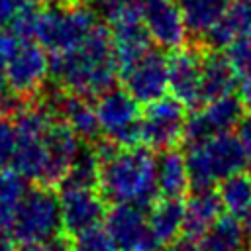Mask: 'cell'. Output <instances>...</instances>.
Returning <instances> with one entry per match:
<instances>
[{
  "mask_svg": "<svg viewBox=\"0 0 251 251\" xmlns=\"http://www.w3.org/2000/svg\"><path fill=\"white\" fill-rule=\"evenodd\" d=\"M118 73L120 65L110 29L100 24L76 47L51 55V75L69 94L100 96L114 88Z\"/></svg>",
  "mask_w": 251,
  "mask_h": 251,
  "instance_id": "obj_1",
  "label": "cell"
},
{
  "mask_svg": "<svg viewBox=\"0 0 251 251\" xmlns=\"http://www.w3.org/2000/svg\"><path fill=\"white\" fill-rule=\"evenodd\" d=\"M100 157V194L114 204L147 206L157 200V157L147 147H118L114 143L96 149Z\"/></svg>",
  "mask_w": 251,
  "mask_h": 251,
  "instance_id": "obj_2",
  "label": "cell"
},
{
  "mask_svg": "<svg viewBox=\"0 0 251 251\" xmlns=\"http://www.w3.org/2000/svg\"><path fill=\"white\" fill-rule=\"evenodd\" d=\"M53 122H55V114L45 106L18 104L14 108L18 145H16L12 169L18 175H22L25 180H33L43 186L59 182L47 141L49 127Z\"/></svg>",
  "mask_w": 251,
  "mask_h": 251,
  "instance_id": "obj_3",
  "label": "cell"
},
{
  "mask_svg": "<svg viewBox=\"0 0 251 251\" xmlns=\"http://www.w3.org/2000/svg\"><path fill=\"white\" fill-rule=\"evenodd\" d=\"M184 159L190 186L194 190L212 188L214 184L243 173L249 161L241 139L231 131H224L188 145Z\"/></svg>",
  "mask_w": 251,
  "mask_h": 251,
  "instance_id": "obj_4",
  "label": "cell"
},
{
  "mask_svg": "<svg viewBox=\"0 0 251 251\" xmlns=\"http://www.w3.org/2000/svg\"><path fill=\"white\" fill-rule=\"evenodd\" d=\"M0 69L16 96H29L51 73V57L31 37L14 29L0 33Z\"/></svg>",
  "mask_w": 251,
  "mask_h": 251,
  "instance_id": "obj_5",
  "label": "cell"
},
{
  "mask_svg": "<svg viewBox=\"0 0 251 251\" xmlns=\"http://www.w3.org/2000/svg\"><path fill=\"white\" fill-rule=\"evenodd\" d=\"M96 25V16L86 6L76 2L51 4L35 10L31 39H35L51 55H59L82 43Z\"/></svg>",
  "mask_w": 251,
  "mask_h": 251,
  "instance_id": "obj_6",
  "label": "cell"
},
{
  "mask_svg": "<svg viewBox=\"0 0 251 251\" xmlns=\"http://www.w3.org/2000/svg\"><path fill=\"white\" fill-rule=\"evenodd\" d=\"M10 229L20 245L59 239L63 229L59 196L43 184L27 190Z\"/></svg>",
  "mask_w": 251,
  "mask_h": 251,
  "instance_id": "obj_7",
  "label": "cell"
},
{
  "mask_svg": "<svg viewBox=\"0 0 251 251\" xmlns=\"http://www.w3.org/2000/svg\"><path fill=\"white\" fill-rule=\"evenodd\" d=\"M96 116L100 133L118 145V147H133L141 143V116L139 102L126 88H110L98 96Z\"/></svg>",
  "mask_w": 251,
  "mask_h": 251,
  "instance_id": "obj_8",
  "label": "cell"
},
{
  "mask_svg": "<svg viewBox=\"0 0 251 251\" xmlns=\"http://www.w3.org/2000/svg\"><path fill=\"white\" fill-rule=\"evenodd\" d=\"M186 106L175 96H163L147 104L141 116V143L147 149H173L182 139Z\"/></svg>",
  "mask_w": 251,
  "mask_h": 251,
  "instance_id": "obj_9",
  "label": "cell"
},
{
  "mask_svg": "<svg viewBox=\"0 0 251 251\" xmlns=\"http://www.w3.org/2000/svg\"><path fill=\"white\" fill-rule=\"evenodd\" d=\"M243 104L239 96L227 94L216 100H210L194 110L190 118H186L182 139L192 145L198 141H204L212 135L229 131L235 127L243 118Z\"/></svg>",
  "mask_w": 251,
  "mask_h": 251,
  "instance_id": "obj_10",
  "label": "cell"
},
{
  "mask_svg": "<svg viewBox=\"0 0 251 251\" xmlns=\"http://www.w3.org/2000/svg\"><path fill=\"white\" fill-rule=\"evenodd\" d=\"M110 18V37L114 43L116 59L120 65V71L143 57L147 51H151V37L147 33V27L143 24L139 6H126L118 8L108 14Z\"/></svg>",
  "mask_w": 251,
  "mask_h": 251,
  "instance_id": "obj_11",
  "label": "cell"
},
{
  "mask_svg": "<svg viewBox=\"0 0 251 251\" xmlns=\"http://www.w3.org/2000/svg\"><path fill=\"white\" fill-rule=\"evenodd\" d=\"M126 90L139 102L151 104L165 96L169 88V59L151 49L120 71Z\"/></svg>",
  "mask_w": 251,
  "mask_h": 251,
  "instance_id": "obj_12",
  "label": "cell"
},
{
  "mask_svg": "<svg viewBox=\"0 0 251 251\" xmlns=\"http://www.w3.org/2000/svg\"><path fill=\"white\" fill-rule=\"evenodd\" d=\"M106 229L118 243L120 251H155L157 243L149 227V216L143 206L114 204L106 214Z\"/></svg>",
  "mask_w": 251,
  "mask_h": 251,
  "instance_id": "obj_13",
  "label": "cell"
},
{
  "mask_svg": "<svg viewBox=\"0 0 251 251\" xmlns=\"http://www.w3.org/2000/svg\"><path fill=\"white\" fill-rule=\"evenodd\" d=\"M59 204L63 229H67L73 235L98 226L106 218L104 196L94 186L61 184Z\"/></svg>",
  "mask_w": 251,
  "mask_h": 251,
  "instance_id": "obj_14",
  "label": "cell"
},
{
  "mask_svg": "<svg viewBox=\"0 0 251 251\" xmlns=\"http://www.w3.org/2000/svg\"><path fill=\"white\" fill-rule=\"evenodd\" d=\"M139 12L153 43L163 49L182 47L188 29L176 0H141Z\"/></svg>",
  "mask_w": 251,
  "mask_h": 251,
  "instance_id": "obj_15",
  "label": "cell"
},
{
  "mask_svg": "<svg viewBox=\"0 0 251 251\" xmlns=\"http://www.w3.org/2000/svg\"><path fill=\"white\" fill-rule=\"evenodd\" d=\"M169 88L186 108H200L202 94V55L192 49H176L169 57Z\"/></svg>",
  "mask_w": 251,
  "mask_h": 251,
  "instance_id": "obj_16",
  "label": "cell"
},
{
  "mask_svg": "<svg viewBox=\"0 0 251 251\" xmlns=\"http://www.w3.org/2000/svg\"><path fill=\"white\" fill-rule=\"evenodd\" d=\"M222 200L220 194L212 188L194 190V194L184 202V222L182 235L196 241L202 237L222 216Z\"/></svg>",
  "mask_w": 251,
  "mask_h": 251,
  "instance_id": "obj_17",
  "label": "cell"
},
{
  "mask_svg": "<svg viewBox=\"0 0 251 251\" xmlns=\"http://www.w3.org/2000/svg\"><path fill=\"white\" fill-rule=\"evenodd\" d=\"M251 33V0L227 2L220 22L210 29L206 41L214 49H226L235 39Z\"/></svg>",
  "mask_w": 251,
  "mask_h": 251,
  "instance_id": "obj_18",
  "label": "cell"
},
{
  "mask_svg": "<svg viewBox=\"0 0 251 251\" xmlns=\"http://www.w3.org/2000/svg\"><path fill=\"white\" fill-rule=\"evenodd\" d=\"M53 110L61 116V120L78 135V139L92 141L100 133L96 108L84 98L76 94H61L53 102Z\"/></svg>",
  "mask_w": 251,
  "mask_h": 251,
  "instance_id": "obj_19",
  "label": "cell"
},
{
  "mask_svg": "<svg viewBox=\"0 0 251 251\" xmlns=\"http://www.w3.org/2000/svg\"><path fill=\"white\" fill-rule=\"evenodd\" d=\"M149 227L157 247L169 245L182 231L184 222V202L180 198L161 196L153 202L149 210Z\"/></svg>",
  "mask_w": 251,
  "mask_h": 251,
  "instance_id": "obj_20",
  "label": "cell"
},
{
  "mask_svg": "<svg viewBox=\"0 0 251 251\" xmlns=\"http://www.w3.org/2000/svg\"><path fill=\"white\" fill-rule=\"evenodd\" d=\"M237 75L226 55L212 51L202 55V94L204 104L227 94H233Z\"/></svg>",
  "mask_w": 251,
  "mask_h": 251,
  "instance_id": "obj_21",
  "label": "cell"
},
{
  "mask_svg": "<svg viewBox=\"0 0 251 251\" xmlns=\"http://www.w3.org/2000/svg\"><path fill=\"white\" fill-rule=\"evenodd\" d=\"M247 237L243 224L226 214L220 216L218 222L196 239V251H245L247 249Z\"/></svg>",
  "mask_w": 251,
  "mask_h": 251,
  "instance_id": "obj_22",
  "label": "cell"
},
{
  "mask_svg": "<svg viewBox=\"0 0 251 251\" xmlns=\"http://www.w3.org/2000/svg\"><path fill=\"white\" fill-rule=\"evenodd\" d=\"M155 173H157V188L163 196L182 198V194L190 186L186 159L175 147L161 151L155 163Z\"/></svg>",
  "mask_w": 251,
  "mask_h": 251,
  "instance_id": "obj_23",
  "label": "cell"
},
{
  "mask_svg": "<svg viewBox=\"0 0 251 251\" xmlns=\"http://www.w3.org/2000/svg\"><path fill=\"white\" fill-rule=\"evenodd\" d=\"M182 12L186 29L190 33L206 37L210 29L220 22L227 2L226 0H176Z\"/></svg>",
  "mask_w": 251,
  "mask_h": 251,
  "instance_id": "obj_24",
  "label": "cell"
},
{
  "mask_svg": "<svg viewBox=\"0 0 251 251\" xmlns=\"http://www.w3.org/2000/svg\"><path fill=\"white\" fill-rule=\"evenodd\" d=\"M25 192V178L10 167H0V231L12 227Z\"/></svg>",
  "mask_w": 251,
  "mask_h": 251,
  "instance_id": "obj_25",
  "label": "cell"
},
{
  "mask_svg": "<svg viewBox=\"0 0 251 251\" xmlns=\"http://www.w3.org/2000/svg\"><path fill=\"white\" fill-rule=\"evenodd\" d=\"M222 206L237 220H243L251 212V176L237 173L220 182L218 188Z\"/></svg>",
  "mask_w": 251,
  "mask_h": 251,
  "instance_id": "obj_26",
  "label": "cell"
},
{
  "mask_svg": "<svg viewBox=\"0 0 251 251\" xmlns=\"http://www.w3.org/2000/svg\"><path fill=\"white\" fill-rule=\"evenodd\" d=\"M69 251H120V247L106 229V226L98 224L80 233H75Z\"/></svg>",
  "mask_w": 251,
  "mask_h": 251,
  "instance_id": "obj_27",
  "label": "cell"
},
{
  "mask_svg": "<svg viewBox=\"0 0 251 251\" xmlns=\"http://www.w3.org/2000/svg\"><path fill=\"white\" fill-rule=\"evenodd\" d=\"M226 57L239 78L251 73V33L229 43L226 47Z\"/></svg>",
  "mask_w": 251,
  "mask_h": 251,
  "instance_id": "obj_28",
  "label": "cell"
},
{
  "mask_svg": "<svg viewBox=\"0 0 251 251\" xmlns=\"http://www.w3.org/2000/svg\"><path fill=\"white\" fill-rule=\"evenodd\" d=\"M16 145H18V131H16L14 118L0 114V167L12 169Z\"/></svg>",
  "mask_w": 251,
  "mask_h": 251,
  "instance_id": "obj_29",
  "label": "cell"
},
{
  "mask_svg": "<svg viewBox=\"0 0 251 251\" xmlns=\"http://www.w3.org/2000/svg\"><path fill=\"white\" fill-rule=\"evenodd\" d=\"M27 0H0V33L10 29L16 18L27 8Z\"/></svg>",
  "mask_w": 251,
  "mask_h": 251,
  "instance_id": "obj_30",
  "label": "cell"
},
{
  "mask_svg": "<svg viewBox=\"0 0 251 251\" xmlns=\"http://www.w3.org/2000/svg\"><path fill=\"white\" fill-rule=\"evenodd\" d=\"M237 137L241 139L245 153H247V159L251 161V114L243 116L241 122L237 124Z\"/></svg>",
  "mask_w": 251,
  "mask_h": 251,
  "instance_id": "obj_31",
  "label": "cell"
},
{
  "mask_svg": "<svg viewBox=\"0 0 251 251\" xmlns=\"http://www.w3.org/2000/svg\"><path fill=\"white\" fill-rule=\"evenodd\" d=\"M96 8H102V10H106L108 14L110 12H114V10H118V8H126V6H137V2H141V0H90Z\"/></svg>",
  "mask_w": 251,
  "mask_h": 251,
  "instance_id": "obj_32",
  "label": "cell"
},
{
  "mask_svg": "<svg viewBox=\"0 0 251 251\" xmlns=\"http://www.w3.org/2000/svg\"><path fill=\"white\" fill-rule=\"evenodd\" d=\"M239 100L245 108L251 110V73H247L239 80Z\"/></svg>",
  "mask_w": 251,
  "mask_h": 251,
  "instance_id": "obj_33",
  "label": "cell"
},
{
  "mask_svg": "<svg viewBox=\"0 0 251 251\" xmlns=\"http://www.w3.org/2000/svg\"><path fill=\"white\" fill-rule=\"evenodd\" d=\"M167 251H196V241H192V239H188V237H176L175 241H171L169 245H167Z\"/></svg>",
  "mask_w": 251,
  "mask_h": 251,
  "instance_id": "obj_34",
  "label": "cell"
},
{
  "mask_svg": "<svg viewBox=\"0 0 251 251\" xmlns=\"http://www.w3.org/2000/svg\"><path fill=\"white\" fill-rule=\"evenodd\" d=\"M0 251H20V243L16 241L14 235L0 231Z\"/></svg>",
  "mask_w": 251,
  "mask_h": 251,
  "instance_id": "obj_35",
  "label": "cell"
},
{
  "mask_svg": "<svg viewBox=\"0 0 251 251\" xmlns=\"http://www.w3.org/2000/svg\"><path fill=\"white\" fill-rule=\"evenodd\" d=\"M10 86H8V82H6V76H4V73H2V69H0V110H4V104L8 102V98H10Z\"/></svg>",
  "mask_w": 251,
  "mask_h": 251,
  "instance_id": "obj_36",
  "label": "cell"
},
{
  "mask_svg": "<svg viewBox=\"0 0 251 251\" xmlns=\"http://www.w3.org/2000/svg\"><path fill=\"white\" fill-rule=\"evenodd\" d=\"M51 4H69V2H76V0H47Z\"/></svg>",
  "mask_w": 251,
  "mask_h": 251,
  "instance_id": "obj_37",
  "label": "cell"
}]
</instances>
